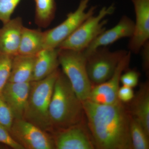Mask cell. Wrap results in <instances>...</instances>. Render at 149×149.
I'll use <instances>...</instances> for the list:
<instances>
[{
    "label": "cell",
    "mask_w": 149,
    "mask_h": 149,
    "mask_svg": "<svg viewBox=\"0 0 149 149\" xmlns=\"http://www.w3.org/2000/svg\"><path fill=\"white\" fill-rule=\"evenodd\" d=\"M59 48L43 49L35 55L32 81L46 78L58 69Z\"/></svg>",
    "instance_id": "16"
},
{
    "label": "cell",
    "mask_w": 149,
    "mask_h": 149,
    "mask_svg": "<svg viewBox=\"0 0 149 149\" xmlns=\"http://www.w3.org/2000/svg\"><path fill=\"white\" fill-rule=\"evenodd\" d=\"M140 77V73L138 70L128 68L121 74L120 83L123 85L133 88L139 84Z\"/></svg>",
    "instance_id": "24"
},
{
    "label": "cell",
    "mask_w": 149,
    "mask_h": 149,
    "mask_svg": "<svg viewBox=\"0 0 149 149\" xmlns=\"http://www.w3.org/2000/svg\"><path fill=\"white\" fill-rule=\"evenodd\" d=\"M23 27L19 17L3 24L0 28V54L11 56L18 54Z\"/></svg>",
    "instance_id": "14"
},
{
    "label": "cell",
    "mask_w": 149,
    "mask_h": 149,
    "mask_svg": "<svg viewBox=\"0 0 149 149\" xmlns=\"http://www.w3.org/2000/svg\"><path fill=\"white\" fill-rule=\"evenodd\" d=\"M60 70L46 78L30 82V88L23 119L46 132H51L49 110L54 86Z\"/></svg>",
    "instance_id": "3"
},
{
    "label": "cell",
    "mask_w": 149,
    "mask_h": 149,
    "mask_svg": "<svg viewBox=\"0 0 149 149\" xmlns=\"http://www.w3.org/2000/svg\"><path fill=\"white\" fill-rule=\"evenodd\" d=\"M135 95L133 88L123 85L119 87L117 93L118 100L121 102L127 104L131 101Z\"/></svg>",
    "instance_id": "26"
},
{
    "label": "cell",
    "mask_w": 149,
    "mask_h": 149,
    "mask_svg": "<svg viewBox=\"0 0 149 149\" xmlns=\"http://www.w3.org/2000/svg\"><path fill=\"white\" fill-rule=\"evenodd\" d=\"M131 116L139 120L149 135V82L140 85L133 100L125 104Z\"/></svg>",
    "instance_id": "15"
},
{
    "label": "cell",
    "mask_w": 149,
    "mask_h": 149,
    "mask_svg": "<svg viewBox=\"0 0 149 149\" xmlns=\"http://www.w3.org/2000/svg\"><path fill=\"white\" fill-rule=\"evenodd\" d=\"M58 61L77 97L82 102L88 100L93 86L87 72V56L83 51L59 49Z\"/></svg>",
    "instance_id": "4"
},
{
    "label": "cell",
    "mask_w": 149,
    "mask_h": 149,
    "mask_svg": "<svg viewBox=\"0 0 149 149\" xmlns=\"http://www.w3.org/2000/svg\"><path fill=\"white\" fill-rule=\"evenodd\" d=\"M35 22L42 28H46L54 18L56 9L55 0H35Z\"/></svg>",
    "instance_id": "19"
},
{
    "label": "cell",
    "mask_w": 149,
    "mask_h": 149,
    "mask_svg": "<svg viewBox=\"0 0 149 149\" xmlns=\"http://www.w3.org/2000/svg\"><path fill=\"white\" fill-rule=\"evenodd\" d=\"M136 15L135 29L128 44V51L138 54L149 40V0H131Z\"/></svg>",
    "instance_id": "11"
},
{
    "label": "cell",
    "mask_w": 149,
    "mask_h": 149,
    "mask_svg": "<svg viewBox=\"0 0 149 149\" xmlns=\"http://www.w3.org/2000/svg\"><path fill=\"white\" fill-rule=\"evenodd\" d=\"M44 32L39 29L23 27L19 54L34 56L43 49Z\"/></svg>",
    "instance_id": "18"
},
{
    "label": "cell",
    "mask_w": 149,
    "mask_h": 149,
    "mask_svg": "<svg viewBox=\"0 0 149 149\" xmlns=\"http://www.w3.org/2000/svg\"><path fill=\"white\" fill-rule=\"evenodd\" d=\"M91 0H81L78 7L70 13L60 24L52 29L44 32L43 49L58 48L61 43L70 36L89 17L95 14L97 6H93L88 10Z\"/></svg>",
    "instance_id": "7"
},
{
    "label": "cell",
    "mask_w": 149,
    "mask_h": 149,
    "mask_svg": "<svg viewBox=\"0 0 149 149\" xmlns=\"http://www.w3.org/2000/svg\"><path fill=\"white\" fill-rule=\"evenodd\" d=\"M53 133L55 149H96L86 119L76 125Z\"/></svg>",
    "instance_id": "9"
},
{
    "label": "cell",
    "mask_w": 149,
    "mask_h": 149,
    "mask_svg": "<svg viewBox=\"0 0 149 149\" xmlns=\"http://www.w3.org/2000/svg\"><path fill=\"white\" fill-rule=\"evenodd\" d=\"M21 0H0V21L3 24L11 19L15 10Z\"/></svg>",
    "instance_id": "22"
},
{
    "label": "cell",
    "mask_w": 149,
    "mask_h": 149,
    "mask_svg": "<svg viewBox=\"0 0 149 149\" xmlns=\"http://www.w3.org/2000/svg\"><path fill=\"white\" fill-rule=\"evenodd\" d=\"M0 143L5 144L14 149H24L13 139L9 131L1 125H0Z\"/></svg>",
    "instance_id": "25"
},
{
    "label": "cell",
    "mask_w": 149,
    "mask_h": 149,
    "mask_svg": "<svg viewBox=\"0 0 149 149\" xmlns=\"http://www.w3.org/2000/svg\"><path fill=\"white\" fill-rule=\"evenodd\" d=\"M131 58V52L128 51L109 79L101 84L93 86L88 100L97 103L105 104L120 101L118 98L117 93L120 87V77L123 72L129 68Z\"/></svg>",
    "instance_id": "10"
},
{
    "label": "cell",
    "mask_w": 149,
    "mask_h": 149,
    "mask_svg": "<svg viewBox=\"0 0 149 149\" xmlns=\"http://www.w3.org/2000/svg\"><path fill=\"white\" fill-rule=\"evenodd\" d=\"M35 55L17 54L13 57L10 74L8 82H32Z\"/></svg>",
    "instance_id": "17"
},
{
    "label": "cell",
    "mask_w": 149,
    "mask_h": 149,
    "mask_svg": "<svg viewBox=\"0 0 149 149\" xmlns=\"http://www.w3.org/2000/svg\"><path fill=\"white\" fill-rule=\"evenodd\" d=\"M9 132L24 149H55L53 136L24 119H14Z\"/></svg>",
    "instance_id": "8"
},
{
    "label": "cell",
    "mask_w": 149,
    "mask_h": 149,
    "mask_svg": "<svg viewBox=\"0 0 149 149\" xmlns=\"http://www.w3.org/2000/svg\"><path fill=\"white\" fill-rule=\"evenodd\" d=\"M30 88V83L8 82L3 88L2 96L14 119H23Z\"/></svg>",
    "instance_id": "13"
},
{
    "label": "cell",
    "mask_w": 149,
    "mask_h": 149,
    "mask_svg": "<svg viewBox=\"0 0 149 149\" xmlns=\"http://www.w3.org/2000/svg\"><path fill=\"white\" fill-rule=\"evenodd\" d=\"M128 51H112L107 47H100L87 56L86 68L93 86L109 79Z\"/></svg>",
    "instance_id": "6"
},
{
    "label": "cell",
    "mask_w": 149,
    "mask_h": 149,
    "mask_svg": "<svg viewBox=\"0 0 149 149\" xmlns=\"http://www.w3.org/2000/svg\"><path fill=\"white\" fill-rule=\"evenodd\" d=\"M51 132L76 125L86 119L82 102L60 70L56 80L49 110Z\"/></svg>",
    "instance_id": "2"
},
{
    "label": "cell",
    "mask_w": 149,
    "mask_h": 149,
    "mask_svg": "<svg viewBox=\"0 0 149 149\" xmlns=\"http://www.w3.org/2000/svg\"><path fill=\"white\" fill-rule=\"evenodd\" d=\"M134 29L135 23L133 19L127 15H123L114 27L108 30L106 29L83 52L87 56L97 48L107 47L123 38L130 39L134 33Z\"/></svg>",
    "instance_id": "12"
},
{
    "label": "cell",
    "mask_w": 149,
    "mask_h": 149,
    "mask_svg": "<svg viewBox=\"0 0 149 149\" xmlns=\"http://www.w3.org/2000/svg\"><path fill=\"white\" fill-rule=\"evenodd\" d=\"M114 4L104 7L98 14L91 15L85 19L76 30L58 46L61 49L83 51L106 29L107 19L105 17L115 11Z\"/></svg>",
    "instance_id": "5"
},
{
    "label": "cell",
    "mask_w": 149,
    "mask_h": 149,
    "mask_svg": "<svg viewBox=\"0 0 149 149\" xmlns=\"http://www.w3.org/2000/svg\"><path fill=\"white\" fill-rule=\"evenodd\" d=\"M13 57L0 54V93L8 81Z\"/></svg>",
    "instance_id": "21"
},
{
    "label": "cell",
    "mask_w": 149,
    "mask_h": 149,
    "mask_svg": "<svg viewBox=\"0 0 149 149\" xmlns=\"http://www.w3.org/2000/svg\"><path fill=\"white\" fill-rule=\"evenodd\" d=\"M14 120L12 112L0 93V125L10 131Z\"/></svg>",
    "instance_id": "23"
},
{
    "label": "cell",
    "mask_w": 149,
    "mask_h": 149,
    "mask_svg": "<svg viewBox=\"0 0 149 149\" xmlns=\"http://www.w3.org/2000/svg\"><path fill=\"white\" fill-rule=\"evenodd\" d=\"M130 133L133 149H149V135L139 120L130 116Z\"/></svg>",
    "instance_id": "20"
},
{
    "label": "cell",
    "mask_w": 149,
    "mask_h": 149,
    "mask_svg": "<svg viewBox=\"0 0 149 149\" xmlns=\"http://www.w3.org/2000/svg\"><path fill=\"white\" fill-rule=\"evenodd\" d=\"M82 102L96 149H133L130 115L125 104H105L88 100Z\"/></svg>",
    "instance_id": "1"
},
{
    "label": "cell",
    "mask_w": 149,
    "mask_h": 149,
    "mask_svg": "<svg viewBox=\"0 0 149 149\" xmlns=\"http://www.w3.org/2000/svg\"><path fill=\"white\" fill-rule=\"evenodd\" d=\"M140 52H141L142 59V65L144 71L147 75L149 72V40L142 46Z\"/></svg>",
    "instance_id": "27"
}]
</instances>
